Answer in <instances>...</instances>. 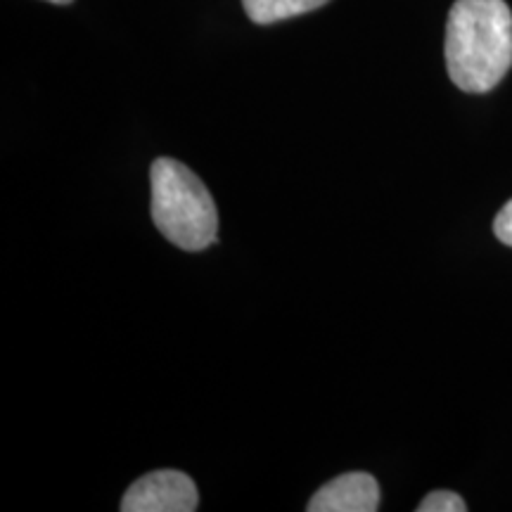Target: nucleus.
Masks as SVG:
<instances>
[{
	"label": "nucleus",
	"instance_id": "nucleus-6",
	"mask_svg": "<svg viewBox=\"0 0 512 512\" xmlns=\"http://www.w3.org/2000/svg\"><path fill=\"white\" fill-rule=\"evenodd\" d=\"M467 503L453 491H434V494L422 498L418 512H465Z\"/></svg>",
	"mask_w": 512,
	"mask_h": 512
},
{
	"label": "nucleus",
	"instance_id": "nucleus-5",
	"mask_svg": "<svg viewBox=\"0 0 512 512\" xmlns=\"http://www.w3.org/2000/svg\"><path fill=\"white\" fill-rule=\"evenodd\" d=\"M328 3L330 0H242L247 17L254 24L283 22V19L306 15Z\"/></svg>",
	"mask_w": 512,
	"mask_h": 512
},
{
	"label": "nucleus",
	"instance_id": "nucleus-7",
	"mask_svg": "<svg viewBox=\"0 0 512 512\" xmlns=\"http://www.w3.org/2000/svg\"><path fill=\"white\" fill-rule=\"evenodd\" d=\"M494 233H496V238L503 242V245L512 247V200L505 204L501 211H498V216L494 221Z\"/></svg>",
	"mask_w": 512,
	"mask_h": 512
},
{
	"label": "nucleus",
	"instance_id": "nucleus-1",
	"mask_svg": "<svg viewBox=\"0 0 512 512\" xmlns=\"http://www.w3.org/2000/svg\"><path fill=\"white\" fill-rule=\"evenodd\" d=\"M446 69L465 93H486L512 67V12L505 0H456L446 22Z\"/></svg>",
	"mask_w": 512,
	"mask_h": 512
},
{
	"label": "nucleus",
	"instance_id": "nucleus-4",
	"mask_svg": "<svg viewBox=\"0 0 512 512\" xmlns=\"http://www.w3.org/2000/svg\"><path fill=\"white\" fill-rule=\"evenodd\" d=\"M380 508V484L368 472H347L318 489L306 505L309 512H375Z\"/></svg>",
	"mask_w": 512,
	"mask_h": 512
},
{
	"label": "nucleus",
	"instance_id": "nucleus-3",
	"mask_svg": "<svg viewBox=\"0 0 512 512\" xmlns=\"http://www.w3.org/2000/svg\"><path fill=\"white\" fill-rule=\"evenodd\" d=\"M200 508L197 486L185 472L157 470L131 484L121 498L124 512H195Z\"/></svg>",
	"mask_w": 512,
	"mask_h": 512
},
{
	"label": "nucleus",
	"instance_id": "nucleus-8",
	"mask_svg": "<svg viewBox=\"0 0 512 512\" xmlns=\"http://www.w3.org/2000/svg\"><path fill=\"white\" fill-rule=\"evenodd\" d=\"M48 3H55V5H69L72 0H48Z\"/></svg>",
	"mask_w": 512,
	"mask_h": 512
},
{
	"label": "nucleus",
	"instance_id": "nucleus-2",
	"mask_svg": "<svg viewBox=\"0 0 512 512\" xmlns=\"http://www.w3.org/2000/svg\"><path fill=\"white\" fill-rule=\"evenodd\" d=\"M152 221L166 240L183 252H202L219 235L214 197L188 166L159 157L150 169Z\"/></svg>",
	"mask_w": 512,
	"mask_h": 512
}]
</instances>
